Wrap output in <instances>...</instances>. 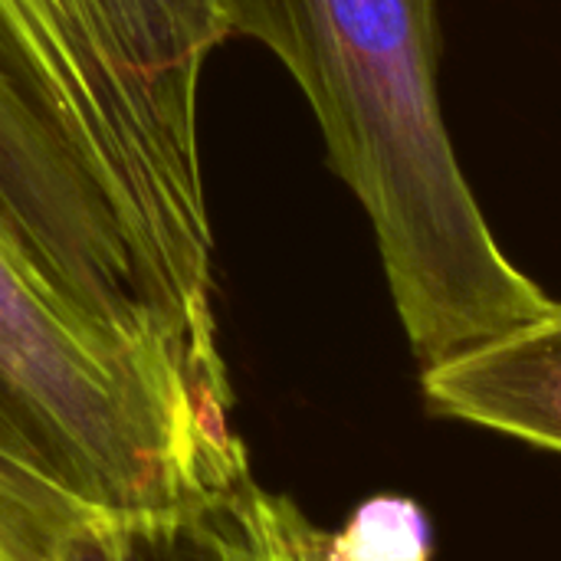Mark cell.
<instances>
[{
    "label": "cell",
    "instance_id": "6da1fadb",
    "mask_svg": "<svg viewBox=\"0 0 561 561\" xmlns=\"http://www.w3.org/2000/svg\"><path fill=\"white\" fill-rule=\"evenodd\" d=\"M306 95L332 171L371 220L421 368L559 309L496 243L447 135L437 0H224Z\"/></svg>",
    "mask_w": 561,
    "mask_h": 561
},
{
    "label": "cell",
    "instance_id": "7a4b0ae2",
    "mask_svg": "<svg viewBox=\"0 0 561 561\" xmlns=\"http://www.w3.org/2000/svg\"><path fill=\"white\" fill-rule=\"evenodd\" d=\"M224 0H0V66L30 95L128 243L158 316L217 332L201 79Z\"/></svg>",
    "mask_w": 561,
    "mask_h": 561
},
{
    "label": "cell",
    "instance_id": "3957f363",
    "mask_svg": "<svg viewBox=\"0 0 561 561\" xmlns=\"http://www.w3.org/2000/svg\"><path fill=\"white\" fill-rule=\"evenodd\" d=\"M233 391L85 312L0 227V523L164 506L250 473Z\"/></svg>",
    "mask_w": 561,
    "mask_h": 561
},
{
    "label": "cell",
    "instance_id": "277c9868",
    "mask_svg": "<svg viewBox=\"0 0 561 561\" xmlns=\"http://www.w3.org/2000/svg\"><path fill=\"white\" fill-rule=\"evenodd\" d=\"M0 227L99 322L197 365L158 316L105 201L79 161L0 66Z\"/></svg>",
    "mask_w": 561,
    "mask_h": 561
},
{
    "label": "cell",
    "instance_id": "5b68a950",
    "mask_svg": "<svg viewBox=\"0 0 561 561\" xmlns=\"http://www.w3.org/2000/svg\"><path fill=\"white\" fill-rule=\"evenodd\" d=\"M53 561H332L329 536L253 477L164 506H85Z\"/></svg>",
    "mask_w": 561,
    "mask_h": 561
},
{
    "label": "cell",
    "instance_id": "8992f818",
    "mask_svg": "<svg viewBox=\"0 0 561 561\" xmlns=\"http://www.w3.org/2000/svg\"><path fill=\"white\" fill-rule=\"evenodd\" d=\"M421 388L440 417L561 454V302L493 345L424 368Z\"/></svg>",
    "mask_w": 561,
    "mask_h": 561
},
{
    "label": "cell",
    "instance_id": "52a82bcc",
    "mask_svg": "<svg viewBox=\"0 0 561 561\" xmlns=\"http://www.w3.org/2000/svg\"><path fill=\"white\" fill-rule=\"evenodd\" d=\"M332 561H434V526L411 496H371L329 536Z\"/></svg>",
    "mask_w": 561,
    "mask_h": 561
}]
</instances>
